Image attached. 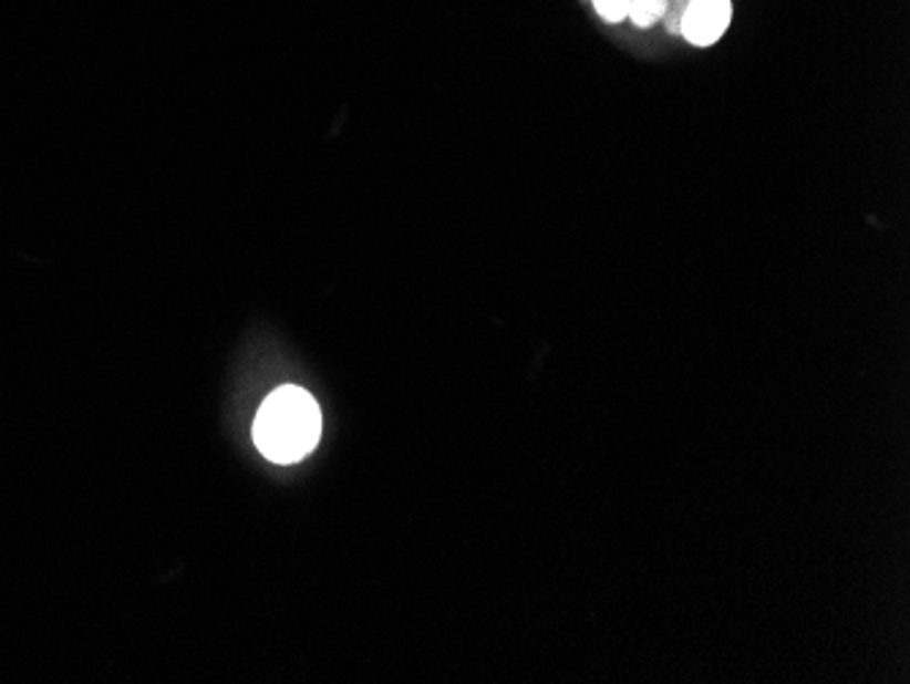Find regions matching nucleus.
Masks as SVG:
<instances>
[{"instance_id":"nucleus-1","label":"nucleus","mask_w":910,"mask_h":684,"mask_svg":"<svg viewBox=\"0 0 910 684\" xmlns=\"http://www.w3.org/2000/svg\"><path fill=\"white\" fill-rule=\"evenodd\" d=\"M322 432L317 401L300 387H279L254 421V442L265 458L292 464L309 456Z\"/></svg>"},{"instance_id":"nucleus-2","label":"nucleus","mask_w":910,"mask_h":684,"mask_svg":"<svg viewBox=\"0 0 910 684\" xmlns=\"http://www.w3.org/2000/svg\"><path fill=\"white\" fill-rule=\"evenodd\" d=\"M731 14V0H690L679 22V33L693 46H712L728 31Z\"/></svg>"},{"instance_id":"nucleus-3","label":"nucleus","mask_w":910,"mask_h":684,"mask_svg":"<svg viewBox=\"0 0 910 684\" xmlns=\"http://www.w3.org/2000/svg\"><path fill=\"white\" fill-rule=\"evenodd\" d=\"M668 0H630L628 6V20H632V25L638 28H649L658 20H663Z\"/></svg>"},{"instance_id":"nucleus-4","label":"nucleus","mask_w":910,"mask_h":684,"mask_svg":"<svg viewBox=\"0 0 910 684\" xmlns=\"http://www.w3.org/2000/svg\"><path fill=\"white\" fill-rule=\"evenodd\" d=\"M592 3L597 9V14H600L606 22H613V25H617V22L628 20L630 0H592Z\"/></svg>"},{"instance_id":"nucleus-5","label":"nucleus","mask_w":910,"mask_h":684,"mask_svg":"<svg viewBox=\"0 0 910 684\" xmlns=\"http://www.w3.org/2000/svg\"><path fill=\"white\" fill-rule=\"evenodd\" d=\"M687 3L690 0H668L665 14H663L668 33H679V22H682V14H684V9H687Z\"/></svg>"}]
</instances>
